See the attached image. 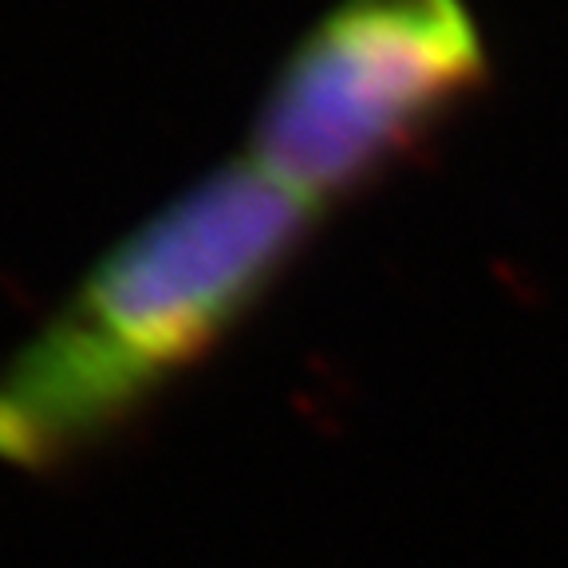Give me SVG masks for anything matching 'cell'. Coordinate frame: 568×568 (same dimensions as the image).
<instances>
[{"label":"cell","mask_w":568,"mask_h":568,"mask_svg":"<svg viewBox=\"0 0 568 568\" xmlns=\"http://www.w3.org/2000/svg\"><path fill=\"white\" fill-rule=\"evenodd\" d=\"M486 68L466 0H344L284 60L248 159L320 210L410 159Z\"/></svg>","instance_id":"7a4b0ae2"},{"label":"cell","mask_w":568,"mask_h":568,"mask_svg":"<svg viewBox=\"0 0 568 568\" xmlns=\"http://www.w3.org/2000/svg\"><path fill=\"white\" fill-rule=\"evenodd\" d=\"M316 213L253 159L162 205L0 367V458L52 466L123 426L265 301Z\"/></svg>","instance_id":"6da1fadb"}]
</instances>
